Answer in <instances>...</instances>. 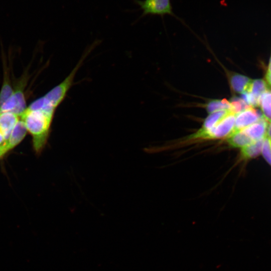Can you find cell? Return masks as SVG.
Here are the masks:
<instances>
[{
	"label": "cell",
	"instance_id": "cell-2",
	"mask_svg": "<svg viewBox=\"0 0 271 271\" xmlns=\"http://www.w3.org/2000/svg\"><path fill=\"white\" fill-rule=\"evenodd\" d=\"M140 6L143 13L142 17L147 15L159 16L162 18L166 15L173 16L181 21L173 12L171 0H134Z\"/></svg>",
	"mask_w": 271,
	"mask_h": 271
},
{
	"label": "cell",
	"instance_id": "cell-11",
	"mask_svg": "<svg viewBox=\"0 0 271 271\" xmlns=\"http://www.w3.org/2000/svg\"><path fill=\"white\" fill-rule=\"evenodd\" d=\"M263 139L252 142L240 149V159L245 161L249 160L255 159L260 155Z\"/></svg>",
	"mask_w": 271,
	"mask_h": 271
},
{
	"label": "cell",
	"instance_id": "cell-17",
	"mask_svg": "<svg viewBox=\"0 0 271 271\" xmlns=\"http://www.w3.org/2000/svg\"><path fill=\"white\" fill-rule=\"evenodd\" d=\"M230 103V111L236 114L248 108L249 106L241 98L234 96L230 99L229 101Z\"/></svg>",
	"mask_w": 271,
	"mask_h": 271
},
{
	"label": "cell",
	"instance_id": "cell-1",
	"mask_svg": "<svg viewBox=\"0 0 271 271\" xmlns=\"http://www.w3.org/2000/svg\"><path fill=\"white\" fill-rule=\"evenodd\" d=\"M32 108L33 109L27 108L20 118L32 136L34 151L40 154L47 144L58 106L43 96L33 102Z\"/></svg>",
	"mask_w": 271,
	"mask_h": 271
},
{
	"label": "cell",
	"instance_id": "cell-12",
	"mask_svg": "<svg viewBox=\"0 0 271 271\" xmlns=\"http://www.w3.org/2000/svg\"><path fill=\"white\" fill-rule=\"evenodd\" d=\"M227 139L229 146L234 148L241 149L252 142L242 130L234 131Z\"/></svg>",
	"mask_w": 271,
	"mask_h": 271
},
{
	"label": "cell",
	"instance_id": "cell-23",
	"mask_svg": "<svg viewBox=\"0 0 271 271\" xmlns=\"http://www.w3.org/2000/svg\"><path fill=\"white\" fill-rule=\"evenodd\" d=\"M6 142L5 137L0 131V145H3Z\"/></svg>",
	"mask_w": 271,
	"mask_h": 271
},
{
	"label": "cell",
	"instance_id": "cell-10",
	"mask_svg": "<svg viewBox=\"0 0 271 271\" xmlns=\"http://www.w3.org/2000/svg\"><path fill=\"white\" fill-rule=\"evenodd\" d=\"M229 80L232 90L241 94L248 90L252 81L249 77L236 73L230 74Z\"/></svg>",
	"mask_w": 271,
	"mask_h": 271
},
{
	"label": "cell",
	"instance_id": "cell-8",
	"mask_svg": "<svg viewBox=\"0 0 271 271\" xmlns=\"http://www.w3.org/2000/svg\"><path fill=\"white\" fill-rule=\"evenodd\" d=\"M27 129L20 118L12 130L6 143L10 151L17 146L25 138Z\"/></svg>",
	"mask_w": 271,
	"mask_h": 271
},
{
	"label": "cell",
	"instance_id": "cell-5",
	"mask_svg": "<svg viewBox=\"0 0 271 271\" xmlns=\"http://www.w3.org/2000/svg\"><path fill=\"white\" fill-rule=\"evenodd\" d=\"M263 117L262 113L253 107L248 108L236 114L235 130H241Z\"/></svg>",
	"mask_w": 271,
	"mask_h": 271
},
{
	"label": "cell",
	"instance_id": "cell-21",
	"mask_svg": "<svg viewBox=\"0 0 271 271\" xmlns=\"http://www.w3.org/2000/svg\"><path fill=\"white\" fill-rule=\"evenodd\" d=\"M266 137L271 141V121L268 122Z\"/></svg>",
	"mask_w": 271,
	"mask_h": 271
},
{
	"label": "cell",
	"instance_id": "cell-3",
	"mask_svg": "<svg viewBox=\"0 0 271 271\" xmlns=\"http://www.w3.org/2000/svg\"><path fill=\"white\" fill-rule=\"evenodd\" d=\"M232 113L229 110L217 111L211 113L205 119L201 128L189 136L187 140H207L209 132L215 127L224 118Z\"/></svg>",
	"mask_w": 271,
	"mask_h": 271
},
{
	"label": "cell",
	"instance_id": "cell-15",
	"mask_svg": "<svg viewBox=\"0 0 271 271\" xmlns=\"http://www.w3.org/2000/svg\"><path fill=\"white\" fill-rule=\"evenodd\" d=\"M270 90L268 84L262 79L252 80L248 90L247 91L251 92L257 98L265 92Z\"/></svg>",
	"mask_w": 271,
	"mask_h": 271
},
{
	"label": "cell",
	"instance_id": "cell-18",
	"mask_svg": "<svg viewBox=\"0 0 271 271\" xmlns=\"http://www.w3.org/2000/svg\"><path fill=\"white\" fill-rule=\"evenodd\" d=\"M261 155L271 167V141L266 137L263 140Z\"/></svg>",
	"mask_w": 271,
	"mask_h": 271
},
{
	"label": "cell",
	"instance_id": "cell-13",
	"mask_svg": "<svg viewBox=\"0 0 271 271\" xmlns=\"http://www.w3.org/2000/svg\"><path fill=\"white\" fill-rule=\"evenodd\" d=\"M4 72L3 83L0 91V106L14 93L9 71L5 68Z\"/></svg>",
	"mask_w": 271,
	"mask_h": 271
},
{
	"label": "cell",
	"instance_id": "cell-22",
	"mask_svg": "<svg viewBox=\"0 0 271 271\" xmlns=\"http://www.w3.org/2000/svg\"><path fill=\"white\" fill-rule=\"evenodd\" d=\"M265 81L267 82L268 85H271V73H266Z\"/></svg>",
	"mask_w": 271,
	"mask_h": 271
},
{
	"label": "cell",
	"instance_id": "cell-20",
	"mask_svg": "<svg viewBox=\"0 0 271 271\" xmlns=\"http://www.w3.org/2000/svg\"><path fill=\"white\" fill-rule=\"evenodd\" d=\"M9 151L6 142L0 145V159L4 157Z\"/></svg>",
	"mask_w": 271,
	"mask_h": 271
},
{
	"label": "cell",
	"instance_id": "cell-19",
	"mask_svg": "<svg viewBox=\"0 0 271 271\" xmlns=\"http://www.w3.org/2000/svg\"><path fill=\"white\" fill-rule=\"evenodd\" d=\"M241 98L251 107H255L259 106V99L253 94L249 91H245L241 93Z\"/></svg>",
	"mask_w": 271,
	"mask_h": 271
},
{
	"label": "cell",
	"instance_id": "cell-7",
	"mask_svg": "<svg viewBox=\"0 0 271 271\" xmlns=\"http://www.w3.org/2000/svg\"><path fill=\"white\" fill-rule=\"evenodd\" d=\"M26 82V78L24 76L17 83L14 89L13 95L16 103V107L14 113L20 117L27 108L24 93Z\"/></svg>",
	"mask_w": 271,
	"mask_h": 271
},
{
	"label": "cell",
	"instance_id": "cell-14",
	"mask_svg": "<svg viewBox=\"0 0 271 271\" xmlns=\"http://www.w3.org/2000/svg\"><path fill=\"white\" fill-rule=\"evenodd\" d=\"M259 106L263 117L268 121H271V90H269L259 97Z\"/></svg>",
	"mask_w": 271,
	"mask_h": 271
},
{
	"label": "cell",
	"instance_id": "cell-9",
	"mask_svg": "<svg viewBox=\"0 0 271 271\" xmlns=\"http://www.w3.org/2000/svg\"><path fill=\"white\" fill-rule=\"evenodd\" d=\"M20 117L11 112H0V131L7 141Z\"/></svg>",
	"mask_w": 271,
	"mask_h": 271
},
{
	"label": "cell",
	"instance_id": "cell-4",
	"mask_svg": "<svg viewBox=\"0 0 271 271\" xmlns=\"http://www.w3.org/2000/svg\"><path fill=\"white\" fill-rule=\"evenodd\" d=\"M235 119V114H229L209 132L207 140L227 138L234 131Z\"/></svg>",
	"mask_w": 271,
	"mask_h": 271
},
{
	"label": "cell",
	"instance_id": "cell-24",
	"mask_svg": "<svg viewBox=\"0 0 271 271\" xmlns=\"http://www.w3.org/2000/svg\"><path fill=\"white\" fill-rule=\"evenodd\" d=\"M266 73H271V54H270V58L269 60V63H268V65Z\"/></svg>",
	"mask_w": 271,
	"mask_h": 271
},
{
	"label": "cell",
	"instance_id": "cell-6",
	"mask_svg": "<svg viewBox=\"0 0 271 271\" xmlns=\"http://www.w3.org/2000/svg\"><path fill=\"white\" fill-rule=\"evenodd\" d=\"M267 121L263 116L249 126L241 130L252 142L263 140L266 134L268 125Z\"/></svg>",
	"mask_w": 271,
	"mask_h": 271
},
{
	"label": "cell",
	"instance_id": "cell-16",
	"mask_svg": "<svg viewBox=\"0 0 271 271\" xmlns=\"http://www.w3.org/2000/svg\"><path fill=\"white\" fill-rule=\"evenodd\" d=\"M230 103L224 98L221 100L215 99L208 102L205 108L208 113H212L217 111L229 110L230 111Z\"/></svg>",
	"mask_w": 271,
	"mask_h": 271
}]
</instances>
